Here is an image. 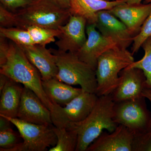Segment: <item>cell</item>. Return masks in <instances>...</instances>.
Wrapping results in <instances>:
<instances>
[{
  "instance_id": "cell-1",
  "label": "cell",
  "mask_w": 151,
  "mask_h": 151,
  "mask_svg": "<svg viewBox=\"0 0 151 151\" xmlns=\"http://www.w3.org/2000/svg\"><path fill=\"white\" fill-rule=\"evenodd\" d=\"M114 104L111 94L100 96L86 119L69 124L65 128L77 134L78 143L76 151H86L103 130L109 132L115 130L118 125L113 120Z\"/></svg>"
},
{
  "instance_id": "cell-2",
  "label": "cell",
  "mask_w": 151,
  "mask_h": 151,
  "mask_svg": "<svg viewBox=\"0 0 151 151\" xmlns=\"http://www.w3.org/2000/svg\"><path fill=\"white\" fill-rule=\"evenodd\" d=\"M0 73L31 89L50 111L51 110L53 104L44 90L39 71L20 47L13 42L10 44L5 63L0 66Z\"/></svg>"
},
{
  "instance_id": "cell-3",
  "label": "cell",
  "mask_w": 151,
  "mask_h": 151,
  "mask_svg": "<svg viewBox=\"0 0 151 151\" xmlns=\"http://www.w3.org/2000/svg\"><path fill=\"white\" fill-rule=\"evenodd\" d=\"M13 12L15 27L24 29L32 26L58 29L67 23L71 15L69 9L53 0H33L27 6Z\"/></svg>"
},
{
  "instance_id": "cell-4",
  "label": "cell",
  "mask_w": 151,
  "mask_h": 151,
  "mask_svg": "<svg viewBox=\"0 0 151 151\" xmlns=\"http://www.w3.org/2000/svg\"><path fill=\"white\" fill-rule=\"evenodd\" d=\"M134 61L133 55L127 49L116 47L101 55L96 69L98 97L110 95L118 86L120 73Z\"/></svg>"
},
{
  "instance_id": "cell-5",
  "label": "cell",
  "mask_w": 151,
  "mask_h": 151,
  "mask_svg": "<svg viewBox=\"0 0 151 151\" xmlns=\"http://www.w3.org/2000/svg\"><path fill=\"white\" fill-rule=\"evenodd\" d=\"M56 59L58 72L55 78L66 84L79 85L84 92L96 94V70L82 61L76 53L50 49Z\"/></svg>"
},
{
  "instance_id": "cell-6",
  "label": "cell",
  "mask_w": 151,
  "mask_h": 151,
  "mask_svg": "<svg viewBox=\"0 0 151 151\" xmlns=\"http://www.w3.org/2000/svg\"><path fill=\"white\" fill-rule=\"evenodd\" d=\"M4 117L16 127L23 140L9 151H45L56 145L57 138L53 125L33 124L17 118Z\"/></svg>"
},
{
  "instance_id": "cell-7",
  "label": "cell",
  "mask_w": 151,
  "mask_h": 151,
  "mask_svg": "<svg viewBox=\"0 0 151 151\" xmlns=\"http://www.w3.org/2000/svg\"><path fill=\"white\" fill-rule=\"evenodd\" d=\"M144 97L115 103L113 120L134 134L148 132L151 124V112Z\"/></svg>"
},
{
  "instance_id": "cell-8",
  "label": "cell",
  "mask_w": 151,
  "mask_h": 151,
  "mask_svg": "<svg viewBox=\"0 0 151 151\" xmlns=\"http://www.w3.org/2000/svg\"><path fill=\"white\" fill-rule=\"evenodd\" d=\"M98 97L95 93L83 91L65 106L53 103L50 110L52 125L66 128L69 124L83 121L91 113Z\"/></svg>"
},
{
  "instance_id": "cell-9",
  "label": "cell",
  "mask_w": 151,
  "mask_h": 151,
  "mask_svg": "<svg viewBox=\"0 0 151 151\" xmlns=\"http://www.w3.org/2000/svg\"><path fill=\"white\" fill-rule=\"evenodd\" d=\"M87 22L84 18L71 15L66 24L59 28L61 33L55 42L59 51L76 53L87 39Z\"/></svg>"
},
{
  "instance_id": "cell-10",
  "label": "cell",
  "mask_w": 151,
  "mask_h": 151,
  "mask_svg": "<svg viewBox=\"0 0 151 151\" xmlns=\"http://www.w3.org/2000/svg\"><path fill=\"white\" fill-rule=\"evenodd\" d=\"M86 31L87 39L76 54L79 59L96 70L100 55L108 50L118 46L113 40L102 35L95 24H87Z\"/></svg>"
},
{
  "instance_id": "cell-11",
  "label": "cell",
  "mask_w": 151,
  "mask_h": 151,
  "mask_svg": "<svg viewBox=\"0 0 151 151\" xmlns=\"http://www.w3.org/2000/svg\"><path fill=\"white\" fill-rule=\"evenodd\" d=\"M119 76V85L111 94L115 103L143 97L146 77L142 70L128 67L121 71Z\"/></svg>"
},
{
  "instance_id": "cell-12",
  "label": "cell",
  "mask_w": 151,
  "mask_h": 151,
  "mask_svg": "<svg viewBox=\"0 0 151 151\" xmlns=\"http://www.w3.org/2000/svg\"><path fill=\"white\" fill-rule=\"evenodd\" d=\"M17 118L29 123L52 125L50 110L31 89L24 86Z\"/></svg>"
},
{
  "instance_id": "cell-13",
  "label": "cell",
  "mask_w": 151,
  "mask_h": 151,
  "mask_svg": "<svg viewBox=\"0 0 151 151\" xmlns=\"http://www.w3.org/2000/svg\"><path fill=\"white\" fill-rule=\"evenodd\" d=\"M95 24L102 35L113 40L119 47L127 49L133 43L134 36L126 26L109 10L98 12Z\"/></svg>"
},
{
  "instance_id": "cell-14",
  "label": "cell",
  "mask_w": 151,
  "mask_h": 151,
  "mask_svg": "<svg viewBox=\"0 0 151 151\" xmlns=\"http://www.w3.org/2000/svg\"><path fill=\"white\" fill-rule=\"evenodd\" d=\"M133 135L127 127L118 125L113 132H103L86 151H132Z\"/></svg>"
},
{
  "instance_id": "cell-15",
  "label": "cell",
  "mask_w": 151,
  "mask_h": 151,
  "mask_svg": "<svg viewBox=\"0 0 151 151\" xmlns=\"http://www.w3.org/2000/svg\"><path fill=\"white\" fill-rule=\"evenodd\" d=\"M109 12L124 24L134 37L140 31L151 11V3L128 4L124 3Z\"/></svg>"
},
{
  "instance_id": "cell-16",
  "label": "cell",
  "mask_w": 151,
  "mask_h": 151,
  "mask_svg": "<svg viewBox=\"0 0 151 151\" xmlns=\"http://www.w3.org/2000/svg\"><path fill=\"white\" fill-rule=\"evenodd\" d=\"M18 46L30 62L39 71L42 80L55 77L58 72L55 57L50 49L46 48V45L36 44Z\"/></svg>"
},
{
  "instance_id": "cell-17",
  "label": "cell",
  "mask_w": 151,
  "mask_h": 151,
  "mask_svg": "<svg viewBox=\"0 0 151 151\" xmlns=\"http://www.w3.org/2000/svg\"><path fill=\"white\" fill-rule=\"evenodd\" d=\"M125 3L124 0H70L69 10L71 15L78 16L86 20L88 24H95L97 14L102 10H110Z\"/></svg>"
},
{
  "instance_id": "cell-18",
  "label": "cell",
  "mask_w": 151,
  "mask_h": 151,
  "mask_svg": "<svg viewBox=\"0 0 151 151\" xmlns=\"http://www.w3.org/2000/svg\"><path fill=\"white\" fill-rule=\"evenodd\" d=\"M44 90L53 103L65 106L83 92L81 88H75L55 77L42 80Z\"/></svg>"
},
{
  "instance_id": "cell-19",
  "label": "cell",
  "mask_w": 151,
  "mask_h": 151,
  "mask_svg": "<svg viewBox=\"0 0 151 151\" xmlns=\"http://www.w3.org/2000/svg\"><path fill=\"white\" fill-rule=\"evenodd\" d=\"M23 87L21 84L9 78L0 92V115L17 118Z\"/></svg>"
},
{
  "instance_id": "cell-20",
  "label": "cell",
  "mask_w": 151,
  "mask_h": 151,
  "mask_svg": "<svg viewBox=\"0 0 151 151\" xmlns=\"http://www.w3.org/2000/svg\"><path fill=\"white\" fill-rule=\"evenodd\" d=\"M53 129L56 135L57 142L55 146L50 148L49 151H76L78 136L75 132L65 128H58L54 126Z\"/></svg>"
},
{
  "instance_id": "cell-21",
  "label": "cell",
  "mask_w": 151,
  "mask_h": 151,
  "mask_svg": "<svg viewBox=\"0 0 151 151\" xmlns=\"http://www.w3.org/2000/svg\"><path fill=\"white\" fill-rule=\"evenodd\" d=\"M1 36L9 39L18 45H35L28 31L18 27L0 28Z\"/></svg>"
},
{
  "instance_id": "cell-22",
  "label": "cell",
  "mask_w": 151,
  "mask_h": 151,
  "mask_svg": "<svg viewBox=\"0 0 151 151\" xmlns=\"http://www.w3.org/2000/svg\"><path fill=\"white\" fill-rule=\"evenodd\" d=\"M142 47L145 52L142 58L134 61L128 67L136 68L142 70L146 77V88L151 89V37L143 43Z\"/></svg>"
},
{
  "instance_id": "cell-23",
  "label": "cell",
  "mask_w": 151,
  "mask_h": 151,
  "mask_svg": "<svg viewBox=\"0 0 151 151\" xmlns=\"http://www.w3.org/2000/svg\"><path fill=\"white\" fill-rule=\"evenodd\" d=\"M25 29L28 31L35 45H44L54 42L55 38L58 37L61 33L59 28L53 29L35 26L28 27Z\"/></svg>"
},
{
  "instance_id": "cell-24",
  "label": "cell",
  "mask_w": 151,
  "mask_h": 151,
  "mask_svg": "<svg viewBox=\"0 0 151 151\" xmlns=\"http://www.w3.org/2000/svg\"><path fill=\"white\" fill-rule=\"evenodd\" d=\"M19 135L12 128L0 131V151H9L19 144Z\"/></svg>"
},
{
  "instance_id": "cell-25",
  "label": "cell",
  "mask_w": 151,
  "mask_h": 151,
  "mask_svg": "<svg viewBox=\"0 0 151 151\" xmlns=\"http://www.w3.org/2000/svg\"><path fill=\"white\" fill-rule=\"evenodd\" d=\"M151 37V11L143 24L139 32L133 39L132 49V54L137 53L143 43Z\"/></svg>"
},
{
  "instance_id": "cell-26",
  "label": "cell",
  "mask_w": 151,
  "mask_h": 151,
  "mask_svg": "<svg viewBox=\"0 0 151 151\" xmlns=\"http://www.w3.org/2000/svg\"><path fill=\"white\" fill-rule=\"evenodd\" d=\"M132 151H151V133L148 132L134 134Z\"/></svg>"
},
{
  "instance_id": "cell-27",
  "label": "cell",
  "mask_w": 151,
  "mask_h": 151,
  "mask_svg": "<svg viewBox=\"0 0 151 151\" xmlns=\"http://www.w3.org/2000/svg\"><path fill=\"white\" fill-rule=\"evenodd\" d=\"M0 24L1 27H15L16 24L13 12L9 11L4 6H0Z\"/></svg>"
},
{
  "instance_id": "cell-28",
  "label": "cell",
  "mask_w": 151,
  "mask_h": 151,
  "mask_svg": "<svg viewBox=\"0 0 151 151\" xmlns=\"http://www.w3.org/2000/svg\"><path fill=\"white\" fill-rule=\"evenodd\" d=\"M33 0H1L3 5L7 9L15 10L23 8L29 4Z\"/></svg>"
},
{
  "instance_id": "cell-29",
  "label": "cell",
  "mask_w": 151,
  "mask_h": 151,
  "mask_svg": "<svg viewBox=\"0 0 151 151\" xmlns=\"http://www.w3.org/2000/svg\"><path fill=\"white\" fill-rule=\"evenodd\" d=\"M6 38L1 36L0 40V66L5 63L10 48V44L6 40Z\"/></svg>"
},
{
  "instance_id": "cell-30",
  "label": "cell",
  "mask_w": 151,
  "mask_h": 151,
  "mask_svg": "<svg viewBox=\"0 0 151 151\" xmlns=\"http://www.w3.org/2000/svg\"><path fill=\"white\" fill-rule=\"evenodd\" d=\"M10 121L1 115H0V131L12 128Z\"/></svg>"
},
{
  "instance_id": "cell-31",
  "label": "cell",
  "mask_w": 151,
  "mask_h": 151,
  "mask_svg": "<svg viewBox=\"0 0 151 151\" xmlns=\"http://www.w3.org/2000/svg\"><path fill=\"white\" fill-rule=\"evenodd\" d=\"M53 1L65 9H69L70 0H53Z\"/></svg>"
},
{
  "instance_id": "cell-32",
  "label": "cell",
  "mask_w": 151,
  "mask_h": 151,
  "mask_svg": "<svg viewBox=\"0 0 151 151\" xmlns=\"http://www.w3.org/2000/svg\"><path fill=\"white\" fill-rule=\"evenodd\" d=\"M9 79L8 77L2 73H0V92H1L3 88L6 85Z\"/></svg>"
},
{
  "instance_id": "cell-33",
  "label": "cell",
  "mask_w": 151,
  "mask_h": 151,
  "mask_svg": "<svg viewBox=\"0 0 151 151\" xmlns=\"http://www.w3.org/2000/svg\"><path fill=\"white\" fill-rule=\"evenodd\" d=\"M142 95L143 97L147 99L151 103V89L145 88L143 91Z\"/></svg>"
},
{
  "instance_id": "cell-34",
  "label": "cell",
  "mask_w": 151,
  "mask_h": 151,
  "mask_svg": "<svg viewBox=\"0 0 151 151\" xmlns=\"http://www.w3.org/2000/svg\"><path fill=\"white\" fill-rule=\"evenodd\" d=\"M126 4H142V0H124Z\"/></svg>"
},
{
  "instance_id": "cell-35",
  "label": "cell",
  "mask_w": 151,
  "mask_h": 151,
  "mask_svg": "<svg viewBox=\"0 0 151 151\" xmlns=\"http://www.w3.org/2000/svg\"><path fill=\"white\" fill-rule=\"evenodd\" d=\"M151 3V0H145L144 4H150Z\"/></svg>"
},
{
  "instance_id": "cell-36",
  "label": "cell",
  "mask_w": 151,
  "mask_h": 151,
  "mask_svg": "<svg viewBox=\"0 0 151 151\" xmlns=\"http://www.w3.org/2000/svg\"><path fill=\"white\" fill-rule=\"evenodd\" d=\"M148 131L151 133V124L150 126V128H149Z\"/></svg>"
},
{
  "instance_id": "cell-37",
  "label": "cell",
  "mask_w": 151,
  "mask_h": 151,
  "mask_svg": "<svg viewBox=\"0 0 151 151\" xmlns=\"http://www.w3.org/2000/svg\"><path fill=\"white\" fill-rule=\"evenodd\" d=\"M105 1H113V0H105Z\"/></svg>"
}]
</instances>
